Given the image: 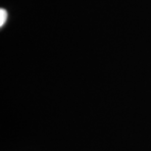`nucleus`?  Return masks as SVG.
I'll return each instance as SVG.
<instances>
[{
    "label": "nucleus",
    "mask_w": 151,
    "mask_h": 151,
    "mask_svg": "<svg viewBox=\"0 0 151 151\" xmlns=\"http://www.w3.org/2000/svg\"><path fill=\"white\" fill-rule=\"evenodd\" d=\"M0 18H1V20H0V26L3 27V25L6 23L7 18H8L7 11L4 10V9H1V10H0Z\"/></svg>",
    "instance_id": "f257e3e1"
}]
</instances>
